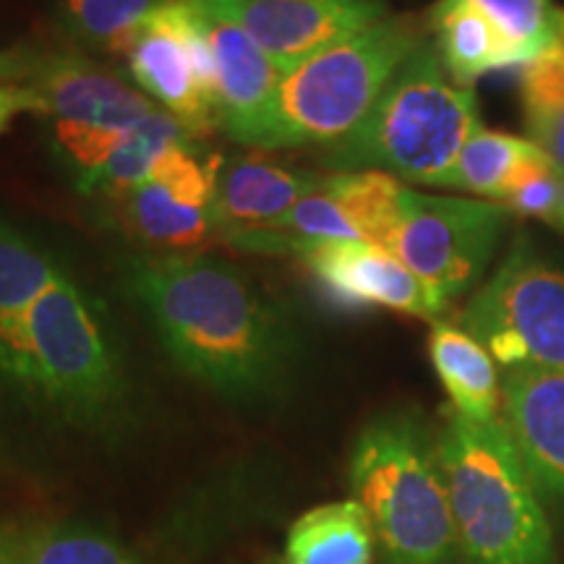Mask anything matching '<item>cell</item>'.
Returning a JSON list of instances; mask_svg holds the SVG:
<instances>
[{
  "label": "cell",
  "instance_id": "obj_1",
  "mask_svg": "<svg viewBox=\"0 0 564 564\" xmlns=\"http://www.w3.org/2000/svg\"><path fill=\"white\" fill-rule=\"evenodd\" d=\"M126 285L183 373L238 405H264L291 387L299 337L285 312L223 259H137Z\"/></svg>",
  "mask_w": 564,
  "mask_h": 564
},
{
  "label": "cell",
  "instance_id": "obj_2",
  "mask_svg": "<svg viewBox=\"0 0 564 564\" xmlns=\"http://www.w3.org/2000/svg\"><path fill=\"white\" fill-rule=\"evenodd\" d=\"M436 449L460 564H556L552 528L505 421L449 411Z\"/></svg>",
  "mask_w": 564,
  "mask_h": 564
},
{
  "label": "cell",
  "instance_id": "obj_3",
  "mask_svg": "<svg viewBox=\"0 0 564 564\" xmlns=\"http://www.w3.org/2000/svg\"><path fill=\"white\" fill-rule=\"evenodd\" d=\"M352 499L369 514L379 564H455L457 541L436 434L413 413H387L356 436Z\"/></svg>",
  "mask_w": 564,
  "mask_h": 564
},
{
  "label": "cell",
  "instance_id": "obj_4",
  "mask_svg": "<svg viewBox=\"0 0 564 564\" xmlns=\"http://www.w3.org/2000/svg\"><path fill=\"white\" fill-rule=\"evenodd\" d=\"M481 126L474 91L447 74L434 42L423 40L394 70L366 121L327 147L324 162L337 173L379 171L398 181L444 186Z\"/></svg>",
  "mask_w": 564,
  "mask_h": 564
},
{
  "label": "cell",
  "instance_id": "obj_5",
  "mask_svg": "<svg viewBox=\"0 0 564 564\" xmlns=\"http://www.w3.org/2000/svg\"><path fill=\"white\" fill-rule=\"evenodd\" d=\"M24 398L82 432L116 429L129 411V377L102 306L66 272L26 324Z\"/></svg>",
  "mask_w": 564,
  "mask_h": 564
},
{
  "label": "cell",
  "instance_id": "obj_6",
  "mask_svg": "<svg viewBox=\"0 0 564 564\" xmlns=\"http://www.w3.org/2000/svg\"><path fill=\"white\" fill-rule=\"evenodd\" d=\"M426 40L415 17H392L324 47L282 74L253 147H333L366 121L394 70Z\"/></svg>",
  "mask_w": 564,
  "mask_h": 564
},
{
  "label": "cell",
  "instance_id": "obj_7",
  "mask_svg": "<svg viewBox=\"0 0 564 564\" xmlns=\"http://www.w3.org/2000/svg\"><path fill=\"white\" fill-rule=\"evenodd\" d=\"M494 361L510 369H564V270L518 241L463 314Z\"/></svg>",
  "mask_w": 564,
  "mask_h": 564
},
{
  "label": "cell",
  "instance_id": "obj_8",
  "mask_svg": "<svg viewBox=\"0 0 564 564\" xmlns=\"http://www.w3.org/2000/svg\"><path fill=\"white\" fill-rule=\"evenodd\" d=\"M24 84L37 91L42 116L53 121L55 150L76 186L110 158L126 133L160 110L141 89L70 53H37Z\"/></svg>",
  "mask_w": 564,
  "mask_h": 564
},
{
  "label": "cell",
  "instance_id": "obj_9",
  "mask_svg": "<svg viewBox=\"0 0 564 564\" xmlns=\"http://www.w3.org/2000/svg\"><path fill=\"white\" fill-rule=\"evenodd\" d=\"M507 220L505 204L405 188L390 251L447 306L481 280Z\"/></svg>",
  "mask_w": 564,
  "mask_h": 564
},
{
  "label": "cell",
  "instance_id": "obj_10",
  "mask_svg": "<svg viewBox=\"0 0 564 564\" xmlns=\"http://www.w3.org/2000/svg\"><path fill=\"white\" fill-rule=\"evenodd\" d=\"M403 183L379 171H340L288 215L259 230L238 232L230 246L253 253H303L322 243L364 241L390 249L403 212Z\"/></svg>",
  "mask_w": 564,
  "mask_h": 564
},
{
  "label": "cell",
  "instance_id": "obj_11",
  "mask_svg": "<svg viewBox=\"0 0 564 564\" xmlns=\"http://www.w3.org/2000/svg\"><path fill=\"white\" fill-rule=\"evenodd\" d=\"M131 79L196 139L220 129L215 63L192 0H167L123 45Z\"/></svg>",
  "mask_w": 564,
  "mask_h": 564
},
{
  "label": "cell",
  "instance_id": "obj_12",
  "mask_svg": "<svg viewBox=\"0 0 564 564\" xmlns=\"http://www.w3.org/2000/svg\"><path fill=\"white\" fill-rule=\"evenodd\" d=\"M220 154H202L196 139L175 141L144 181L123 194V220L144 243L167 251L194 249L217 230Z\"/></svg>",
  "mask_w": 564,
  "mask_h": 564
},
{
  "label": "cell",
  "instance_id": "obj_13",
  "mask_svg": "<svg viewBox=\"0 0 564 564\" xmlns=\"http://www.w3.org/2000/svg\"><path fill=\"white\" fill-rule=\"evenodd\" d=\"M282 74L387 17L384 0H215Z\"/></svg>",
  "mask_w": 564,
  "mask_h": 564
},
{
  "label": "cell",
  "instance_id": "obj_14",
  "mask_svg": "<svg viewBox=\"0 0 564 564\" xmlns=\"http://www.w3.org/2000/svg\"><path fill=\"white\" fill-rule=\"evenodd\" d=\"M192 6L215 63L220 129L253 147L272 110L282 70L215 0H192Z\"/></svg>",
  "mask_w": 564,
  "mask_h": 564
},
{
  "label": "cell",
  "instance_id": "obj_15",
  "mask_svg": "<svg viewBox=\"0 0 564 564\" xmlns=\"http://www.w3.org/2000/svg\"><path fill=\"white\" fill-rule=\"evenodd\" d=\"M299 262L308 267L322 291L340 306H379L419 319H434L447 308L387 246L322 243L303 253Z\"/></svg>",
  "mask_w": 564,
  "mask_h": 564
},
{
  "label": "cell",
  "instance_id": "obj_16",
  "mask_svg": "<svg viewBox=\"0 0 564 564\" xmlns=\"http://www.w3.org/2000/svg\"><path fill=\"white\" fill-rule=\"evenodd\" d=\"M502 403V421L535 489L564 502V369H510Z\"/></svg>",
  "mask_w": 564,
  "mask_h": 564
},
{
  "label": "cell",
  "instance_id": "obj_17",
  "mask_svg": "<svg viewBox=\"0 0 564 564\" xmlns=\"http://www.w3.org/2000/svg\"><path fill=\"white\" fill-rule=\"evenodd\" d=\"M61 272L32 236L0 217V394L24 398L26 324Z\"/></svg>",
  "mask_w": 564,
  "mask_h": 564
},
{
  "label": "cell",
  "instance_id": "obj_18",
  "mask_svg": "<svg viewBox=\"0 0 564 564\" xmlns=\"http://www.w3.org/2000/svg\"><path fill=\"white\" fill-rule=\"evenodd\" d=\"M327 175L278 165L264 158L223 162L217 175V230L232 238L259 230L316 194Z\"/></svg>",
  "mask_w": 564,
  "mask_h": 564
},
{
  "label": "cell",
  "instance_id": "obj_19",
  "mask_svg": "<svg viewBox=\"0 0 564 564\" xmlns=\"http://www.w3.org/2000/svg\"><path fill=\"white\" fill-rule=\"evenodd\" d=\"M429 24L442 66L463 87L491 70L525 66L523 53L468 0H436Z\"/></svg>",
  "mask_w": 564,
  "mask_h": 564
},
{
  "label": "cell",
  "instance_id": "obj_20",
  "mask_svg": "<svg viewBox=\"0 0 564 564\" xmlns=\"http://www.w3.org/2000/svg\"><path fill=\"white\" fill-rule=\"evenodd\" d=\"M377 539L356 499L327 502L303 512L288 528L280 564H373Z\"/></svg>",
  "mask_w": 564,
  "mask_h": 564
},
{
  "label": "cell",
  "instance_id": "obj_21",
  "mask_svg": "<svg viewBox=\"0 0 564 564\" xmlns=\"http://www.w3.org/2000/svg\"><path fill=\"white\" fill-rule=\"evenodd\" d=\"M429 356L455 413L478 423L499 419L497 364L468 329L436 322L429 335Z\"/></svg>",
  "mask_w": 564,
  "mask_h": 564
},
{
  "label": "cell",
  "instance_id": "obj_22",
  "mask_svg": "<svg viewBox=\"0 0 564 564\" xmlns=\"http://www.w3.org/2000/svg\"><path fill=\"white\" fill-rule=\"evenodd\" d=\"M535 154H541V150L531 139H518L481 126L463 147L453 171L444 178V188H457L502 204L520 171Z\"/></svg>",
  "mask_w": 564,
  "mask_h": 564
},
{
  "label": "cell",
  "instance_id": "obj_23",
  "mask_svg": "<svg viewBox=\"0 0 564 564\" xmlns=\"http://www.w3.org/2000/svg\"><path fill=\"white\" fill-rule=\"evenodd\" d=\"M186 139L196 137L186 126L175 121L171 112L162 108L154 110L147 121H141L137 129L126 133L121 144L112 150L110 158L87 181L79 183V192L121 199L139 181L147 178V173L152 171V165L167 147Z\"/></svg>",
  "mask_w": 564,
  "mask_h": 564
},
{
  "label": "cell",
  "instance_id": "obj_24",
  "mask_svg": "<svg viewBox=\"0 0 564 564\" xmlns=\"http://www.w3.org/2000/svg\"><path fill=\"white\" fill-rule=\"evenodd\" d=\"M528 139L564 171V47L556 42L523 66L520 79Z\"/></svg>",
  "mask_w": 564,
  "mask_h": 564
},
{
  "label": "cell",
  "instance_id": "obj_25",
  "mask_svg": "<svg viewBox=\"0 0 564 564\" xmlns=\"http://www.w3.org/2000/svg\"><path fill=\"white\" fill-rule=\"evenodd\" d=\"M24 564H150L110 533L89 523L61 520L32 528Z\"/></svg>",
  "mask_w": 564,
  "mask_h": 564
},
{
  "label": "cell",
  "instance_id": "obj_26",
  "mask_svg": "<svg viewBox=\"0 0 564 564\" xmlns=\"http://www.w3.org/2000/svg\"><path fill=\"white\" fill-rule=\"evenodd\" d=\"M167 0H61V21L76 40L123 51L133 32Z\"/></svg>",
  "mask_w": 564,
  "mask_h": 564
},
{
  "label": "cell",
  "instance_id": "obj_27",
  "mask_svg": "<svg viewBox=\"0 0 564 564\" xmlns=\"http://www.w3.org/2000/svg\"><path fill=\"white\" fill-rule=\"evenodd\" d=\"M474 3L507 40L533 61L560 42L562 11L554 0H468Z\"/></svg>",
  "mask_w": 564,
  "mask_h": 564
},
{
  "label": "cell",
  "instance_id": "obj_28",
  "mask_svg": "<svg viewBox=\"0 0 564 564\" xmlns=\"http://www.w3.org/2000/svg\"><path fill=\"white\" fill-rule=\"evenodd\" d=\"M560 181L562 171L546 158L544 152L535 154L520 171L518 181L502 202L510 212H520L525 217L556 223V204H560Z\"/></svg>",
  "mask_w": 564,
  "mask_h": 564
},
{
  "label": "cell",
  "instance_id": "obj_29",
  "mask_svg": "<svg viewBox=\"0 0 564 564\" xmlns=\"http://www.w3.org/2000/svg\"><path fill=\"white\" fill-rule=\"evenodd\" d=\"M34 112L42 116V102L37 91L26 84H0V133L9 129L13 118Z\"/></svg>",
  "mask_w": 564,
  "mask_h": 564
},
{
  "label": "cell",
  "instance_id": "obj_30",
  "mask_svg": "<svg viewBox=\"0 0 564 564\" xmlns=\"http://www.w3.org/2000/svg\"><path fill=\"white\" fill-rule=\"evenodd\" d=\"M32 528L0 520V564H24Z\"/></svg>",
  "mask_w": 564,
  "mask_h": 564
},
{
  "label": "cell",
  "instance_id": "obj_31",
  "mask_svg": "<svg viewBox=\"0 0 564 564\" xmlns=\"http://www.w3.org/2000/svg\"><path fill=\"white\" fill-rule=\"evenodd\" d=\"M37 61V53L26 47H9L0 51V84H24Z\"/></svg>",
  "mask_w": 564,
  "mask_h": 564
},
{
  "label": "cell",
  "instance_id": "obj_32",
  "mask_svg": "<svg viewBox=\"0 0 564 564\" xmlns=\"http://www.w3.org/2000/svg\"><path fill=\"white\" fill-rule=\"evenodd\" d=\"M556 228L564 230V171H562V181H560V204H556Z\"/></svg>",
  "mask_w": 564,
  "mask_h": 564
},
{
  "label": "cell",
  "instance_id": "obj_33",
  "mask_svg": "<svg viewBox=\"0 0 564 564\" xmlns=\"http://www.w3.org/2000/svg\"><path fill=\"white\" fill-rule=\"evenodd\" d=\"M560 42H562V47H564V11H562V24H560Z\"/></svg>",
  "mask_w": 564,
  "mask_h": 564
}]
</instances>
